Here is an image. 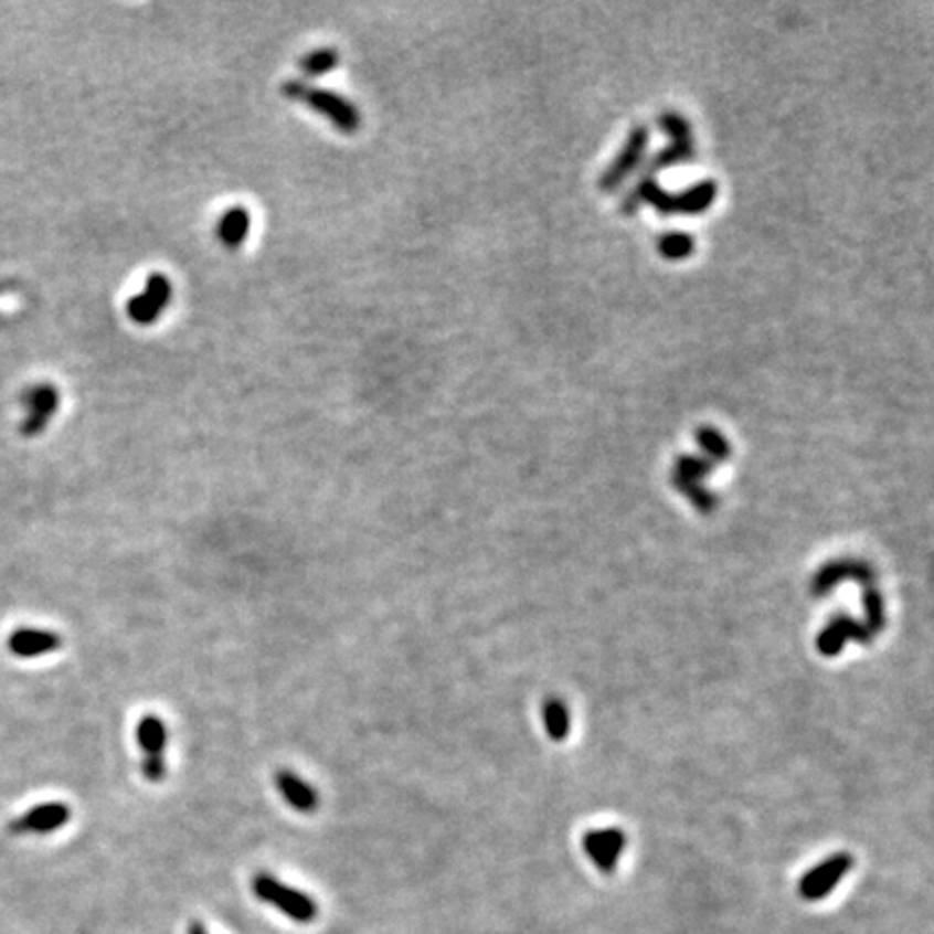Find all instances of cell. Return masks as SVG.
<instances>
[{"label": "cell", "mask_w": 934, "mask_h": 934, "mask_svg": "<svg viewBox=\"0 0 934 934\" xmlns=\"http://www.w3.org/2000/svg\"><path fill=\"white\" fill-rule=\"evenodd\" d=\"M694 158V139L692 135H681V137H673L671 144L660 150L658 155L651 156V160L645 164L640 176H651L656 178V171L667 169V167H675L681 162H690Z\"/></svg>", "instance_id": "16"}, {"label": "cell", "mask_w": 934, "mask_h": 934, "mask_svg": "<svg viewBox=\"0 0 934 934\" xmlns=\"http://www.w3.org/2000/svg\"><path fill=\"white\" fill-rule=\"evenodd\" d=\"M61 647V636L46 629L22 627L9 636V651L18 658H38Z\"/></svg>", "instance_id": "14"}, {"label": "cell", "mask_w": 934, "mask_h": 934, "mask_svg": "<svg viewBox=\"0 0 934 934\" xmlns=\"http://www.w3.org/2000/svg\"><path fill=\"white\" fill-rule=\"evenodd\" d=\"M717 184L712 180L688 187L679 193L662 189L656 178L640 176L638 182L623 195V214H634L640 204H651L660 214H701L714 204Z\"/></svg>", "instance_id": "1"}, {"label": "cell", "mask_w": 934, "mask_h": 934, "mask_svg": "<svg viewBox=\"0 0 934 934\" xmlns=\"http://www.w3.org/2000/svg\"><path fill=\"white\" fill-rule=\"evenodd\" d=\"M252 891L264 904L275 906L277 911H282L297 924H310L318 915V904L311 895L284 884L273 874H266V872L256 874L252 879Z\"/></svg>", "instance_id": "3"}, {"label": "cell", "mask_w": 934, "mask_h": 934, "mask_svg": "<svg viewBox=\"0 0 934 934\" xmlns=\"http://www.w3.org/2000/svg\"><path fill=\"white\" fill-rule=\"evenodd\" d=\"M647 144H649V130H647V126H636L631 132H629V137H627V141H625V148H623L622 152L617 155V158L611 162V167L602 173V178H599V189L602 191H615V189H619L623 184V180L634 171V169H638L640 167V162H643V158H645V150H647Z\"/></svg>", "instance_id": "6"}, {"label": "cell", "mask_w": 934, "mask_h": 934, "mask_svg": "<svg viewBox=\"0 0 934 934\" xmlns=\"http://www.w3.org/2000/svg\"><path fill=\"white\" fill-rule=\"evenodd\" d=\"M275 787L282 794V798L299 814H314L320 807V794L318 789L308 783L295 771L282 768L275 773Z\"/></svg>", "instance_id": "12"}, {"label": "cell", "mask_w": 934, "mask_h": 934, "mask_svg": "<svg viewBox=\"0 0 934 934\" xmlns=\"http://www.w3.org/2000/svg\"><path fill=\"white\" fill-rule=\"evenodd\" d=\"M137 746L144 753L141 773L150 783H162L167 777V762H164V749L169 742V731L160 717L146 714L137 723Z\"/></svg>", "instance_id": "4"}, {"label": "cell", "mask_w": 934, "mask_h": 934, "mask_svg": "<svg viewBox=\"0 0 934 934\" xmlns=\"http://www.w3.org/2000/svg\"><path fill=\"white\" fill-rule=\"evenodd\" d=\"M173 299V284L169 282V277L164 273H152L148 277V284L144 288L141 295H135L128 301V318L135 325L148 327L155 325L156 320L162 316V311L167 310V306Z\"/></svg>", "instance_id": "5"}, {"label": "cell", "mask_w": 934, "mask_h": 934, "mask_svg": "<svg viewBox=\"0 0 934 934\" xmlns=\"http://www.w3.org/2000/svg\"><path fill=\"white\" fill-rule=\"evenodd\" d=\"M872 636L874 634L868 629L866 623L855 622L846 615H839V617L829 622V625L822 629V634L818 636V649L825 656H837L848 640L870 645Z\"/></svg>", "instance_id": "11"}, {"label": "cell", "mask_w": 934, "mask_h": 934, "mask_svg": "<svg viewBox=\"0 0 934 934\" xmlns=\"http://www.w3.org/2000/svg\"><path fill=\"white\" fill-rule=\"evenodd\" d=\"M543 723L552 740H565L570 733V712L561 699H548L543 705Z\"/></svg>", "instance_id": "17"}, {"label": "cell", "mask_w": 934, "mask_h": 934, "mask_svg": "<svg viewBox=\"0 0 934 934\" xmlns=\"http://www.w3.org/2000/svg\"><path fill=\"white\" fill-rule=\"evenodd\" d=\"M187 934H208V933H206V928H204V926H202V924H200V922H195V924H191V926H189V931H187Z\"/></svg>", "instance_id": "24"}, {"label": "cell", "mask_w": 934, "mask_h": 934, "mask_svg": "<svg viewBox=\"0 0 934 934\" xmlns=\"http://www.w3.org/2000/svg\"><path fill=\"white\" fill-rule=\"evenodd\" d=\"M625 841L627 839L619 829H595L584 835L582 846L599 872L613 874L625 848Z\"/></svg>", "instance_id": "10"}, {"label": "cell", "mask_w": 934, "mask_h": 934, "mask_svg": "<svg viewBox=\"0 0 934 934\" xmlns=\"http://www.w3.org/2000/svg\"><path fill=\"white\" fill-rule=\"evenodd\" d=\"M340 63V52L336 49H316L301 59V72L308 78H318L333 72Z\"/></svg>", "instance_id": "19"}, {"label": "cell", "mask_w": 934, "mask_h": 934, "mask_svg": "<svg viewBox=\"0 0 934 934\" xmlns=\"http://www.w3.org/2000/svg\"><path fill=\"white\" fill-rule=\"evenodd\" d=\"M841 580H857L868 588V586H874V571L861 561H852V559L835 561V563H829L818 571V575L811 582V591L816 595H827L829 591H832V586Z\"/></svg>", "instance_id": "13"}, {"label": "cell", "mask_w": 934, "mask_h": 934, "mask_svg": "<svg viewBox=\"0 0 934 934\" xmlns=\"http://www.w3.org/2000/svg\"><path fill=\"white\" fill-rule=\"evenodd\" d=\"M697 442L712 464L726 461L731 457V444L726 442V437L721 431H717L712 426H701L697 431Z\"/></svg>", "instance_id": "20"}, {"label": "cell", "mask_w": 934, "mask_h": 934, "mask_svg": "<svg viewBox=\"0 0 934 934\" xmlns=\"http://www.w3.org/2000/svg\"><path fill=\"white\" fill-rule=\"evenodd\" d=\"M852 870V857L846 852H837L825 859L818 868L809 870L800 881V895L809 902H818L827 898L848 872Z\"/></svg>", "instance_id": "7"}, {"label": "cell", "mask_w": 934, "mask_h": 934, "mask_svg": "<svg viewBox=\"0 0 934 934\" xmlns=\"http://www.w3.org/2000/svg\"><path fill=\"white\" fill-rule=\"evenodd\" d=\"M658 250L667 259L688 258L694 252V238L683 232H671L660 238Z\"/></svg>", "instance_id": "22"}, {"label": "cell", "mask_w": 934, "mask_h": 934, "mask_svg": "<svg viewBox=\"0 0 934 934\" xmlns=\"http://www.w3.org/2000/svg\"><path fill=\"white\" fill-rule=\"evenodd\" d=\"M252 232V214L245 206H232L219 219L216 234L225 250L238 252Z\"/></svg>", "instance_id": "15"}, {"label": "cell", "mask_w": 934, "mask_h": 934, "mask_svg": "<svg viewBox=\"0 0 934 934\" xmlns=\"http://www.w3.org/2000/svg\"><path fill=\"white\" fill-rule=\"evenodd\" d=\"M72 818V809L65 803H44L31 807L26 814L15 818L9 830L15 835H49L65 827Z\"/></svg>", "instance_id": "8"}, {"label": "cell", "mask_w": 934, "mask_h": 934, "mask_svg": "<svg viewBox=\"0 0 934 934\" xmlns=\"http://www.w3.org/2000/svg\"><path fill=\"white\" fill-rule=\"evenodd\" d=\"M863 608H866V625L872 634L881 631L884 627V599L874 586H868L863 591Z\"/></svg>", "instance_id": "23"}, {"label": "cell", "mask_w": 934, "mask_h": 934, "mask_svg": "<svg viewBox=\"0 0 934 934\" xmlns=\"http://www.w3.org/2000/svg\"><path fill=\"white\" fill-rule=\"evenodd\" d=\"M671 482H673L675 489L679 491V493H683L701 513H712L714 509H717V502H719V498L710 491V489H705L701 482H692V480H683V478H679V476H671Z\"/></svg>", "instance_id": "18"}, {"label": "cell", "mask_w": 934, "mask_h": 934, "mask_svg": "<svg viewBox=\"0 0 934 934\" xmlns=\"http://www.w3.org/2000/svg\"><path fill=\"white\" fill-rule=\"evenodd\" d=\"M24 407H26V420L22 422V433L26 437L40 435L59 410V390L51 383H42L31 388L24 394Z\"/></svg>", "instance_id": "9"}, {"label": "cell", "mask_w": 934, "mask_h": 934, "mask_svg": "<svg viewBox=\"0 0 934 934\" xmlns=\"http://www.w3.org/2000/svg\"><path fill=\"white\" fill-rule=\"evenodd\" d=\"M282 94L288 100L306 104L308 108L322 115L336 130L344 135H355L362 128V115L358 106L336 92L314 87L306 81H286L282 85Z\"/></svg>", "instance_id": "2"}, {"label": "cell", "mask_w": 934, "mask_h": 934, "mask_svg": "<svg viewBox=\"0 0 934 934\" xmlns=\"http://www.w3.org/2000/svg\"><path fill=\"white\" fill-rule=\"evenodd\" d=\"M714 471V464L710 459L703 457H692V455H683L677 459L675 464L673 476H679L683 480H692V482H701L705 476H710Z\"/></svg>", "instance_id": "21"}]
</instances>
